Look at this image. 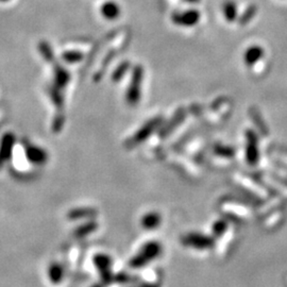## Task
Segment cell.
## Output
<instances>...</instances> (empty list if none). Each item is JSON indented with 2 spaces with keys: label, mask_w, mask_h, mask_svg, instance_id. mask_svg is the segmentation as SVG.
Returning <instances> with one entry per match:
<instances>
[{
  "label": "cell",
  "mask_w": 287,
  "mask_h": 287,
  "mask_svg": "<svg viewBox=\"0 0 287 287\" xmlns=\"http://www.w3.org/2000/svg\"><path fill=\"white\" fill-rule=\"evenodd\" d=\"M200 20V14L197 10H186L182 13H176L173 16V21L179 26L192 27L198 23Z\"/></svg>",
  "instance_id": "1"
},
{
  "label": "cell",
  "mask_w": 287,
  "mask_h": 287,
  "mask_svg": "<svg viewBox=\"0 0 287 287\" xmlns=\"http://www.w3.org/2000/svg\"><path fill=\"white\" fill-rule=\"evenodd\" d=\"M222 13L227 22H235L237 18V4L233 0H227L222 5Z\"/></svg>",
  "instance_id": "2"
},
{
  "label": "cell",
  "mask_w": 287,
  "mask_h": 287,
  "mask_svg": "<svg viewBox=\"0 0 287 287\" xmlns=\"http://www.w3.org/2000/svg\"><path fill=\"white\" fill-rule=\"evenodd\" d=\"M263 53H264V51H263L261 47H259V46L250 47L245 54L246 64L248 66L254 65L263 57Z\"/></svg>",
  "instance_id": "3"
},
{
  "label": "cell",
  "mask_w": 287,
  "mask_h": 287,
  "mask_svg": "<svg viewBox=\"0 0 287 287\" xmlns=\"http://www.w3.org/2000/svg\"><path fill=\"white\" fill-rule=\"evenodd\" d=\"M120 13V10L118 4H116L113 1H108L102 5V14L109 20H114V18L118 17Z\"/></svg>",
  "instance_id": "4"
},
{
  "label": "cell",
  "mask_w": 287,
  "mask_h": 287,
  "mask_svg": "<svg viewBox=\"0 0 287 287\" xmlns=\"http://www.w3.org/2000/svg\"><path fill=\"white\" fill-rule=\"evenodd\" d=\"M255 13H256V7H255V5H250V7H248V9L245 12H243V14L241 16L240 22L242 23V25L248 23L250 21L252 20L253 16L255 15Z\"/></svg>",
  "instance_id": "5"
},
{
  "label": "cell",
  "mask_w": 287,
  "mask_h": 287,
  "mask_svg": "<svg viewBox=\"0 0 287 287\" xmlns=\"http://www.w3.org/2000/svg\"><path fill=\"white\" fill-rule=\"evenodd\" d=\"M219 224H217V228L215 229V232L217 234H222L223 233V230H224V227L225 224L223 222H218Z\"/></svg>",
  "instance_id": "6"
},
{
  "label": "cell",
  "mask_w": 287,
  "mask_h": 287,
  "mask_svg": "<svg viewBox=\"0 0 287 287\" xmlns=\"http://www.w3.org/2000/svg\"><path fill=\"white\" fill-rule=\"evenodd\" d=\"M185 1H187L188 3H196L199 1V0H185Z\"/></svg>",
  "instance_id": "7"
},
{
  "label": "cell",
  "mask_w": 287,
  "mask_h": 287,
  "mask_svg": "<svg viewBox=\"0 0 287 287\" xmlns=\"http://www.w3.org/2000/svg\"><path fill=\"white\" fill-rule=\"evenodd\" d=\"M0 1H8V0H0Z\"/></svg>",
  "instance_id": "8"
}]
</instances>
